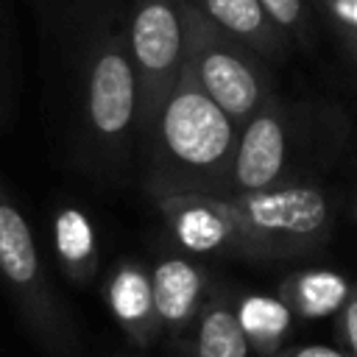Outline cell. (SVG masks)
I'll list each match as a JSON object with an SVG mask.
<instances>
[{"instance_id":"5b68a950","label":"cell","mask_w":357,"mask_h":357,"mask_svg":"<svg viewBox=\"0 0 357 357\" xmlns=\"http://www.w3.org/2000/svg\"><path fill=\"white\" fill-rule=\"evenodd\" d=\"M0 284L28 335L50 357H81V337L70 307L50 282L36 234L0 181Z\"/></svg>"},{"instance_id":"3957f363","label":"cell","mask_w":357,"mask_h":357,"mask_svg":"<svg viewBox=\"0 0 357 357\" xmlns=\"http://www.w3.org/2000/svg\"><path fill=\"white\" fill-rule=\"evenodd\" d=\"M237 131L234 120L181 64L173 89L139 139L148 198L165 192H229Z\"/></svg>"},{"instance_id":"44dd1931","label":"cell","mask_w":357,"mask_h":357,"mask_svg":"<svg viewBox=\"0 0 357 357\" xmlns=\"http://www.w3.org/2000/svg\"><path fill=\"white\" fill-rule=\"evenodd\" d=\"M340 209L351 218V220H357V181L349 187V192H346V198L340 201Z\"/></svg>"},{"instance_id":"7a4b0ae2","label":"cell","mask_w":357,"mask_h":357,"mask_svg":"<svg viewBox=\"0 0 357 357\" xmlns=\"http://www.w3.org/2000/svg\"><path fill=\"white\" fill-rule=\"evenodd\" d=\"M73 145L78 165L103 184L120 181L137 148V73L123 17L84 6L70 47Z\"/></svg>"},{"instance_id":"8992f818","label":"cell","mask_w":357,"mask_h":357,"mask_svg":"<svg viewBox=\"0 0 357 357\" xmlns=\"http://www.w3.org/2000/svg\"><path fill=\"white\" fill-rule=\"evenodd\" d=\"M184 67L240 128L273 92L271 64L184 0Z\"/></svg>"},{"instance_id":"7c38bea8","label":"cell","mask_w":357,"mask_h":357,"mask_svg":"<svg viewBox=\"0 0 357 357\" xmlns=\"http://www.w3.org/2000/svg\"><path fill=\"white\" fill-rule=\"evenodd\" d=\"M53 251L70 284L86 287L98 273V243L89 218L78 206H59L53 218Z\"/></svg>"},{"instance_id":"6da1fadb","label":"cell","mask_w":357,"mask_h":357,"mask_svg":"<svg viewBox=\"0 0 357 357\" xmlns=\"http://www.w3.org/2000/svg\"><path fill=\"white\" fill-rule=\"evenodd\" d=\"M151 201L181 248L248 262L321 251L340 212L337 195L318 181L273 190L165 192Z\"/></svg>"},{"instance_id":"4fadbf2b","label":"cell","mask_w":357,"mask_h":357,"mask_svg":"<svg viewBox=\"0 0 357 357\" xmlns=\"http://www.w3.org/2000/svg\"><path fill=\"white\" fill-rule=\"evenodd\" d=\"M351 284L343 273L329 268H307L290 273L279 284V298L287 304V310L298 318H324L340 312L346 304Z\"/></svg>"},{"instance_id":"e0dca14e","label":"cell","mask_w":357,"mask_h":357,"mask_svg":"<svg viewBox=\"0 0 357 357\" xmlns=\"http://www.w3.org/2000/svg\"><path fill=\"white\" fill-rule=\"evenodd\" d=\"M337 332L346 340L349 357H357V284H351V293L337 312Z\"/></svg>"},{"instance_id":"ba28073f","label":"cell","mask_w":357,"mask_h":357,"mask_svg":"<svg viewBox=\"0 0 357 357\" xmlns=\"http://www.w3.org/2000/svg\"><path fill=\"white\" fill-rule=\"evenodd\" d=\"M148 273H151L153 307L162 326V337L178 343L195 324L206 298L212 296L209 276L204 273L201 265L178 254H165L162 259L153 262Z\"/></svg>"},{"instance_id":"9c48e42d","label":"cell","mask_w":357,"mask_h":357,"mask_svg":"<svg viewBox=\"0 0 357 357\" xmlns=\"http://www.w3.org/2000/svg\"><path fill=\"white\" fill-rule=\"evenodd\" d=\"M103 298L128 337L131 346L137 349H151L162 337V326L156 318L153 307V290H151V273L131 259H123L114 265V271L106 276L103 284Z\"/></svg>"},{"instance_id":"30bf717a","label":"cell","mask_w":357,"mask_h":357,"mask_svg":"<svg viewBox=\"0 0 357 357\" xmlns=\"http://www.w3.org/2000/svg\"><path fill=\"white\" fill-rule=\"evenodd\" d=\"M187 3H192L223 33L251 47L268 64L284 59L290 50V36L268 17L259 0H187Z\"/></svg>"},{"instance_id":"8fae6325","label":"cell","mask_w":357,"mask_h":357,"mask_svg":"<svg viewBox=\"0 0 357 357\" xmlns=\"http://www.w3.org/2000/svg\"><path fill=\"white\" fill-rule=\"evenodd\" d=\"M173 346H178V357H251L234 304L223 296H209L190 332Z\"/></svg>"},{"instance_id":"d6986e66","label":"cell","mask_w":357,"mask_h":357,"mask_svg":"<svg viewBox=\"0 0 357 357\" xmlns=\"http://www.w3.org/2000/svg\"><path fill=\"white\" fill-rule=\"evenodd\" d=\"M273 357H349L346 351H337L332 346H321V343H307V346H296V349H282Z\"/></svg>"},{"instance_id":"ffe728a7","label":"cell","mask_w":357,"mask_h":357,"mask_svg":"<svg viewBox=\"0 0 357 357\" xmlns=\"http://www.w3.org/2000/svg\"><path fill=\"white\" fill-rule=\"evenodd\" d=\"M332 33H335L340 50L351 59V64H354V70H357V33H354V31H332Z\"/></svg>"},{"instance_id":"277c9868","label":"cell","mask_w":357,"mask_h":357,"mask_svg":"<svg viewBox=\"0 0 357 357\" xmlns=\"http://www.w3.org/2000/svg\"><path fill=\"white\" fill-rule=\"evenodd\" d=\"M349 137V117L337 106L273 92L237 131L231 190L315 181L346 151Z\"/></svg>"},{"instance_id":"2e32d148","label":"cell","mask_w":357,"mask_h":357,"mask_svg":"<svg viewBox=\"0 0 357 357\" xmlns=\"http://www.w3.org/2000/svg\"><path fill=\"white\" fill-rule=\"evenodd\" d=\"M310 6L324 17L329 31L357 33V0H310Z\"/></svg>"},{"instance_id":"5bb4252c","label":"cell","mask_w":357,"mask_h":357,"mask_svg":"<svg viewBox=\"0 0 357 357\" xmlns=\"http://www.w3.org/2000/svg\"><path fill=\"white\" fill-rule=\"evenodd\" d=\"M240 329L251 346L254 354L259 357H273L284 349V337L293 324V312L287 304L276 296H243L240 304L234 307Z\"/></svg>"},{"instance_id":"ac0fdd59","label":"cell","mask_w":357,"mask_h":357,"mask_svg":"<svg viewBox=\"0 0 357 357\" xmlns=\"http://www.w3.org/2000/svg\"><path fill=\"white\" fill-rule=\"evenodd\" d=\"M8 45H11V31H8V11L0 3V109H3V95L8 89Z\"/></svg>"},{"instance_id":"9a60e30c","label":"cell","mask_w":357,"mask_h":357,"mask_svg":"<svg viewBox=\"0 0 357 357\" xmlns=\"http://www.w3.org/2000/svg\"><path fill=\"white\" fill-rule=\"evenodd\" d=\"M268 17L296 42L307 45L312 39V6L310 0H259Z\"/></svg>"},{"instance_id":"52a82bcc","label":"cell","mask_w":357,"mask_h":357,"mask_svg":"<svg viewBox=\"0 0 357 357\" xmlns=\"http://www.w3.org/2000/svg\"><path fill=\"white\" fill-rule=\"evenodd\" d=\"M137 73V145L184 64V0H126L120 11Z\"/></svg>"}]
</instances>
